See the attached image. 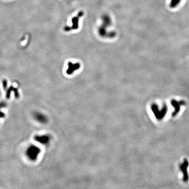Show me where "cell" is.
Returning a JSON list of instances; mask_svg holds the SVG:
<instances>
[{
	"mask_svg": "<svg viewBox=\"0 0 189 189\" xmlns=\"http://www.w3.org/2000/svg\"><path fill=\"white\" fill-rule=\"evenodd\" d=\"M40 150L37 147L34 146L28 149L27 152V154L29 159H30L31 160H35Z\"/></svg>",
	"mask_w": 189,
	"mask_h": 189,
	"instance_id": "6da1fadb",
	"label": "cell"
},
{
	"mask_svg": "<svg viewBox=\"0 0 189 189\" xmlns=\"http://www.w3.org/2000/svg\"><path fill=\"white\" fill-rule=\"evenodd\" d=\"M80 65L78 63L74 64L72 62H69L68 64V69L66 71V73L69 75L72 74L75 72V71H77L80 69Z\"/></svg>",
	"mask_w": 189,
	"mask_h": 189,
	"instance_id": "7a4b0ae2",
	"label": "cell"
},
{
	"mask_svg": "<svg viewBox=\"0 0 189 189\" xmlns=\"http://www.w3.org/2000/svg\"><path fill=\"white\" fill-rule=\"evenodd\" d=\"M49 140H50L49 137L46 136L41 137L40 138H39L38 140L39 142H41V143L45 144V143H47L48 141H49Z\"/></svg>",
	"mask_w": 189,
	"mask_h": 189,
	"instance_id": "3957f363",
	"label": "cell"
}]
</instances>
